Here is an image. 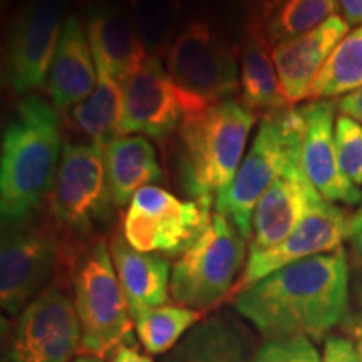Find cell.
Masks as SVG:
<instances>
[{
  "instance_id": "cell-1",
  "label": "cell",
  "mask_w": 362,
  "mask_h": 362,
  "mask_svg": "<svg viewBox=\"0 0 362 362\" xmlns=\"http://www.w3.org/2000/svg\"><path fill=\"white\" fill-rule=\"evenodd\" d=\"M242 317L267 339L322 337L349 310L344 248L284 267L233 297Z\"/></svg>"
},
{
  "instance_id": "cell-2",
  "label": "cell",
  "mask_w": 362,
  "mask_h": 362,
  "mask_svg": "<svg viewBox=\"0 0 362 362\" xmlns=\"http://www.w3.org/2000/svg\"><path fill=\"white\" fill-rule=\"evenodd\" d=\"M59 155L62 153L56 111L39 96L22 99L2 139V225L30 218L37 210L54 188Z\"/></svg>"
},
{
  "instance_id": "cell-3",
  "label": "cell",
  "mask_w": 362,
  "mask_h": 362,
  "mask_svg": "<svg viewBox=\"0 0 362 362\" xmlns=\"http://www.w3.org/2000/svg\"><path fill=\"white\" fill-rule=\"evenodd\" d=\"M255 119V111L235 99L183 117L178 175L192 200H215L232 185Z\"/></svg>"
},
{
  "instance_id": "cell-4",
  "label": "cell",
  "mask_w": 362,
  "mask_h": 362,
  "mask_svg": "<svg viewBox=\"0 0 362 362\" xmlns=\"http://www.w3.org/2000/svg\"><path fill=\"white\" fill-rule=\"evenodd\" d=\"M302 138L300 107L265 112L232 185L215 198L216 214L232 221L245 240L252 237L253 211L267 188L282 176L305 175Z\"/></svg>"
},
{
  "instance_id": "cell-5",
  "label": "cell",
  "mask_w": 362,
  "mask_h": 362,
  "mask_svg": "<svg viewBox=\"0 0 362 362\" xmlns=\"http://www.w3.org/2000/svg\"><path fill=\"white\" fill-rule=\"evenodd\" d=\"M72 287L81 324L79 356L103 361L112 357L119 347L131 342L134 322L111 252L103 240L81 255L74 267Z\"/></svg>"
},
{
  "instance_id": "cell-6",
  "label": "cell",
  "mask_w": 362,
  "mask_h": 362,
  "mask_svg": "<svg viewBox=\"0 0 362 362\" xmlns=\"http://www.w3.org/2000/svg\"><path fill=\"white\" fill-rule=\"evenodd\" d=\"M166 67L183 116L230 101L240 90L233 49L205 21H193L181 29L168 49Z\"/></svg>"
},
{
  "instance_id": "cell-7",
  "label": "cell",
  "mask_w": 362,
  "mask_h": 362,
  "mask_svg": "<svg viewBox=\"0 0 362 362\" xmlns=\"http://www.w3.org/2000/svg\"><path fill=\"white\" fill-rule=\"evenodd\" d=\"M245 242L232 221L215 211L205 232L171 269L170 296L176 304L205 312L232 296L245 267Z\"/></svg>"
},
{
  "instance_id": "cell-8",
  "label": "cell",
  "mask_w": 362,
  "mask_h": 362,
  "mask_svg": "<svg viewBox=\"0 0 362 362\" xmlns=\"http://www.w3.org/2000/svg\"><path fill=\"white\" fill-rule=\"evenodd\" d=\"M61 230L30 218L4 225L0 247V302L19 315L51 287L64 257Z\"/></svg>"
},
{
  "instance_id": "cell-9",
  "label": "cell",
  "mask_w": 362,
  "mask_h": 362,
  "mask_svg": "<svg viewBox=\"0 0 362 362\" xmlns=\"http://www.w3.org/2000/svg\"><path fill=\"white\" fill-rule=\"evenodd\" d=\"M214 200H180L155 185L138 189L123 220V237L134 250L181 255L211 220Z\"/></svg>"
},
{
  "instance_id": "cell-10",
  "label": "cell",
  "mask_w": 362,
  "mask_h": 362,
  "mask_svg": "<svg viewBox=\"0 0 362 362\" xmlns=\"http://www.w3.org/2000/svg\"><path fill=\"white\" fill-rule=\"evenodd\" d=\"M112 203L104 166V149L90 143L67 141L51 194L57 228L84 235L110 216Z\"/></svg>"
},
{
  "instance_id": "cell-11",
  "label": "cell",
  "mask_w": 362,
  "mask_h": 362,
  "mask_svg": "<svg viewBox=\"0 0 362 362\" xmlns=\"http://www.w3.org/2000/svg\"><path fill=\"white\" fill-rule=\"evenodd\" d=\"M81 324L74 298L52 284L17 315L2 362H71L79 354Z\"/></svg>"
},
{
  "instance_id": "cell-12",
  "label": "cell",
  "mask_w": 362,
  "mask_h": 362,
  "mask_svg": "<svg viewBox=\"0 0 362 362\" xmlns=\"http://www.w3.org/2000/svg\"><path fill=\"white\" fill-rule=\"evenodd\" d=\"M64 0H30L17 13L7 45V81L25 94L44 84L62 33Z\"/></svg>"
},
{
  "instance_id": "cell-13",
  "label": "cell",
  "mask_w": 362,
  "mask_h": 362,
  "mask_svg": "<svg viewBox=\"0 0 362 362\" xmlns=\"http://www.w3.org/2000/svg\"><path fill=\"white\" fill-rule=\"evenodd\" d=\"M352 218L354 216L336 203L322 202L284 242L265 252L248 255L232 297L284 267L341 248L344 240L352 237Z\"/></svg>"
},
{
  "instance_id": "cell-14",
  "label": "cell",
  "mask_w": 362,
  "mask_h": 362,
  "mask_svg": "<svg viewBox=\"0 0 362 362\" xmlns=\"http://www.w3.org/2000/svg\"><path fill=\"white\" fill-rule=\"evenodd\" d=\"M183 117L168 69L158 56H148L123 86L119 134L163 139L178 128Z\"/></svg>"
},
{
  "instance_id": "cell-15",
  "label": "cell",
  "mask_w": 362,
  "mask_h": 362,
  "mask_svg": "<svg viewBox=\"0 0 362 362\" xmlns=\"http://www.w3.org/2000/svg\"><path fill=\"white\" fill-rule=\"evenodd\" d=\"M304 117L302 138V166L305 176L319 189L324 200L357 205L362 203V192L342 173L336 149V104L329 99L310 101L300 107Z\"/></svg>"
},
{
  "instance_id": "cell-16",
  "label": "cell",
  "mask_w": 362,
  "mask_h": 362,
  "mask_svg": "<svg viewBox=\"0 0 362 362\" xmlns=\"http://www.w3.org/2000/svg\"><path fill=\"white\" fill-rule=\"evenodd\" d=\"M349 24L334 16L312 33L284 40L274 47V62L280 90L287 104L309 99L310 88L330 54L349 34Z\"/></svg>"
},
{
  "instance_id": "cell-17",
  "label": "cell",
  "mask_w": 362,
  "mask_h": 362,
  "mask_svg": "<svg viewBox=\"0 0 362 362\" xmlns=\"http://www.w3.org/2000/svg\"><path fill=\"white\" fill-rule=\"evenodd\" d=\"M322 202L324 197L305 175L279 178L262 194L253 211L248 253L279 245Z\"/></svg>"
},
{
  "instance_id": "cell-18",
  "label": "cell",
  "mask_w": 362,
  "mask_h": 362,
  "mask_svg": "<svg viewBox=\"0 0 362 362\" xmlns=\"http://www.w3.org/2000/svg\"><path fill=\"white\" fill-rule=\"evenodd\" d=\"M86 33L96 67L124 86L146 59V45L129 13L111 2H98L86 16Z\"/></svg>"
},
{
  "instance_id": "cell-19",
  "label": "cell",
  "mask_w": 362,
  "mask_h": 362,
  "mask_svg": "<svg viewBox=\"0 0 362 362\" xmlns=\"http://www.w3.org/2000/svg\"><path fill=\"white\" fill-rule=\"evenodd\" d=\"M96 83L98 69L88 33L78 17L69 16L49 67V96L57 110H67L83 103L96 88Z\"/></svg>"
},
{
  "instance_id": "cell-20",
  "label": "cell",
  "mask_w": 362,
  "mask_h": 362,
  "mask_svg": "<svg viewBox=\"0 0 362 362\" xmlns=\"http://www.w3.org/2000/svg\"><path fill=\"white\" fill-rule=\"evenodd\" d=\"M110 252L131 317L166 304L170 297L171 267L165 257L134 250L123 235L112 237Z\"/></svg>"
},
{
  "instance_id": "cell-21",
  "label": "cell",
  "mask_w": 362,
  "mask_h": 362,
  "mask_svg": "<svg viewBox=\"0 0 362 362\" xmlns=\"http://www.w3.org/2000/svg\"><path fill=\"white\" fill-rule=\"evenodd\" d=\"M104 166L112 203L124 206L138 189L161 180L153 144L139 134L117 136L104 148Z\"/></svg>"
},
{
  "instance_id": "cell-22",
  "label": "cell",
  "mask_w": 362,
  "mask_h": 362,
  "mask_svg": "<svg viewBox=\"0 0 362 362\" xmlns=\"http://www.w3.org/2000/svg\"><path fill=\"white\" fill-rule=\"evenodd\" d=\"M163 362H253L250 339L225 315L198 322Z\"/></svg>"
},
{
  "instance_id": "cell-23",
  "label": "cell",
  "mask_w": 362,
  "mask_h": 362,
  "mask_svg": "<svg viewBox=\"0 0 362 362\" xmlns=\"http://www.w3.org/2000/svg\"><path fill=\"white\" fill-rule=\"evenodd\" d=\"M274 49L267 42L264 24L250 25L242 49L240 90L242 101L253 111L274 112L285 110L287 101L282 96L279 74L274 62Z\"/></svg>"
},
{
  "instance_id": "cell-24",
  "label": "cell",
  "mask_w": 362,
  "mask_h": 362,
  "mask_svg": "<svg viewBox=\"0 0 362 362\" xmlns=\"http://www.w3.org/2000/svg\"><path fill=\"white\" fill-rule=\"evenodd\" d=\"M98 83L93 93L71 107L69 119L74 128L101 149L119 136L121 111H123V84L107 71L96 67Z\"/></svg>"
},
{
  "instance_id": "cell-25",
  "label": "cell",
  "mask_w": 362,
  "mask_h": 362,
  "mask_svg": "<svg viewBox=\"0 0 362 362\" xmlns=\"http://www.w3.org/2000/svg\"><path fill=\"white\" fill-rule=\"evenodd\" d=\"M362 88V25L344 37L310 88L309 101L347 96Z\"/></svg>"
},
{
  "instance_id": "cell-26",
  "label": "cell",
  "mask_w": 362,
  "mask_h": 362,
  "mask_svg": "<svg viewBox=\"0 0 362 362\" xmlns=\"http://www.w3.org/2000/svg\"><path fill=\"white\" fill-rule=\"evenodd\" d=\"M205 312L183 305H160L139 312L133 317L139 341L148 354L170 352L193 325L200 322Z\"/></svg>"
},
{
  "instance_id": "cell-27",
  "label": "cell",
  "mask_w": 362,
  "mask_h": 362,
  "mask_svg": "<svg viewBox=\"0 0 362 362\" xmlns=\"http://www.w3.org/2000/svg\"><path fill=\"white\" fill-rule=\"evenodd\" d=\"M339 0H280L264 24L267 42L274 49L284 40L312 33L337 16Z\"/></svg>"
},
{
  "instance_id": "cell-28",
  "label": "cell",
  "mask_w": 362,
  "mask_h": 362,
  "mask_svg": "<svg viewBox=\"0 0 362 362\" xmlns=\"http://www.w3.org/2000/svg\"><path fill=\"white\" fill-rule=\"evenodd\" d=\"M337 160L344 176L354 187L362 185V124L351 116L341 115L336 119Z\"/></svg>"
},
{
  "instance_id": "cell-29",
  "label": "cell",
  "mask_w": 362,
  "mask_h": 362,
  "mask_svg": "<svg viewBox=\"0 0 362 362\" xmlns=\"http://www.w3.org/2000/svg\"><path fill=\"white\" fill-rule=\"evenodd\" d=\"M136 25L144 45H156L165 40L163 34L171 29L176 7L171 0H133Z\"/></svg>"
},
{
  "instance_id": "cell-30",
  "label": "cell",
  "mask_w": 362,
  "mask_h": 362,
  "mask_svg": "<svg viewBox=\"0 0 362 362\" xmlns=\"http://www.w3.org/2000/svg\"><path fill=\"white\" fill-rule=\"evenodd\" d=\"M253 362H320V357L307 337L269 339L253 356Z\"/></svg>"
},
{
  "instance_id": "cell-31",
  "label": "cell",
  "mask_w": 362,
  "mask_h": 362,
  "mask_svg": "<svg viewBox=\"0 0 362 362\" xmlns=\"http://www.w3.org/2000/svg\"><path fill=\"white\" fill-rule=\"evenodd\" d=\"M320 362H362L359 349L347 337L330 336L325 339Z\"/></svg>"
},
{
  "instance_id": "cell-32",
  "label": "cell",
  "mask_w": 362,
  "mask_h": 362,
  "mask_svg": "<svg viewBox=\"0 0 362 362\" xmlns=\"http://www.w3.org/2000/svg\"><path fill=\"white\" fill-rule=\"evenodd\" d=\"M341 115L351 116L357 123L362 124V88L354 90V93L344 96L337 104Z\"/></svg>"
},
{
  "instance_id": "cell-33",
  "label": "cell",
  "mask_w": 362,
  "mask_h": 362,
  "mask_svg": "<svg viewBox=\"0 0 362 362\" xmlns=\"http://www.w3.org/2000/svg\"><path fill=\"white\" fill-rule=\"evenodd\" d=\"M111 362H153L148 356L139 352L133 344H126V346L119 347L111 357Z\"/></svg>"
},
{
  "instance_id": "cell-34",
  "label": "cell",
  "mask_w": 362,
  "mask_h": 362,
  "mask_svg": "<svg viewBox=\"0 0 362 362\" xmlns=\"http://www.w3.org/2000/svg\"><path fill=\"white\" fill-rule=\"evenodd\" d=\"M349 25H362V0H339Z\"/></svg>"
},
{
  "instance_id": "cell-35",
  "label": "cell",
  "mask_w": 362,
  "mask_h": 362,
  "mask_svg": "<svg viewBox=\"0 0 362 362\" xmlns=\"http://www.w3.org/2000/svg\"><path fill=\"white\" fill-rule=\"evenodd\" d=\"M342 329L354 339H362V312L354 315H347V319L342 322Z\"/></svg>"
},
{
  "instance_id": "cell-36",
  "label": "cell",
  "mask_w": 362,
  "mask_h": 362,
  "mask_svg": "<svg viewBox=\"0 0 362 362\" xmlns=\"http://www.w3.org/2000/svg\"><path fill=\"white\" fill-rule=\"evenodd\" d=\"M257 2H259V6L262 8V12H260L262 24H265V21L269 19V16L272 13V11H274V8L279 6L280 0H257Z\"/></svg>"
},
{
  "instance_id": "cell-37",
  "label": "cell",
  "mask_w": 362,
  "mask_h": 362,
  "mask_svg": "<svg viewBox=\"0 0 362 362\" xmlns=\"http://www.w3.org/2000/svg\"><path fill=\"white\" fill-rule=\"evenodd\" d=\"M352 245H354V250L357 253V259H359L361 269H362V232L352 235Z\"/></svg>"
},
{
  "instance_id": "cell-38",
  "label": "cell",
  "mask_w": 362,
  "mask_h": 362,
  "mask_svg": "<svg viewBox=\"0 0 362 362\" xmlns=\"http://www.w3.org/2000/svg\"><path fill=\"white\" fill-rule=\"evenodd\" d=\"M362 232V205L359 208V211L354 215V218H352V235Z\"/></svg>"
},
{
  "instance_id": "cell-39",
  "label": "cell",
  "mask_w": 362,
  "mask_h": 362,
  "mask_svg": "<svg viewBox=\"0 0 362 362\" xmlns=\"http://www.w3.org/2000/svg\"><path fill=\"white\" fill-rule=\"evenodd\" d=\"M72 362H104V361L99 359V357H94V356H79V357H76Z\"/></svg>"
},
{
  "instance_id": "cell-40",
  "label": "cell",
  "mask_w": 362,
  "mask_h": 362,
  "mask_svg": "<svg viewBox=\"0 0 362 362\" xmlns=\"http://www.w3.org/2000/svg\"><path fill=\"white\" fill-rule=\"evenodd\" d=\"M357 349H359V354L362 357V339H359V341H357Z\"/></svg>"
}]
</instances>
